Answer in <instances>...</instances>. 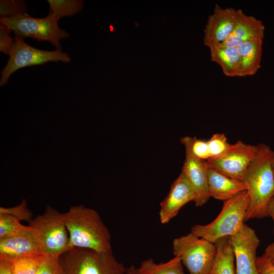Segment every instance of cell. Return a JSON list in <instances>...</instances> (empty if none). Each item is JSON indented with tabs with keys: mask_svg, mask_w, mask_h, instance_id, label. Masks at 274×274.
Wrapping results in <instances>:
<instances>
[{
	"mask_svg": "<svg viewBox=\"0 0 274 274\" xmlns=\"http://www.w3.org/2000/svg\"><path fill=\"white\" fill-rule=\"evenodd\" d=\"M273 154L268 146L264 144L256 145L255 154L243 179L248 187L249 196L245 222L269 216L268 206L274 197Z\"/></svg>",
	"mask_w": 274,
	"mask_h": 274,
	"instance_id": "6da1fadb",
	"label": "cell"
},
{
	"mask_svg": "<svg viewBox=\"0 0 274 274\" xmlns=\"http://www.w3.org/2000/svg\"><path fill=\"white\" fill-rule=\"evenodd\" d=\"M63 215L70 249L112 250L110 233L96 211L78 205L71 207Z\"/></svg>",
	"mask_w": 274,
	"mask_h": 274,
	"instance_id": "7a4b0ae2",
	"label": "cell"
},
{
	"mask_svg": "<svg viewBox=\"0 0 274 274\" xmlns=\"http://www.w3.org/2000/svg\"><path fill=\"white\" fill-rule=\"evenodd\" d=\"M62 274H126L127 267L112 250L97 252L73 248L59 257Z\"/></svg>",
	"mask_w": 274,
	"mask_h": 274,
	"instance_id": "3957f363",
	"label": "cell"
},
{
	"mask_svg": "<svg viewBox=\"0 0 274 274\" xmlns=\"http://www.w3.org/2000/svg\"><path fill=\"white\" fill-rule=\"evenodd\" d=\"M249 203L247 191L224 201L218 216L207 225H196L191 232L197 236L215 243L217 240L235 234L244 224Z\"/></svg>",
	"mask_w": 274,
	"mask_h": 274,
	"instance_id": "277c9868",
	"label": "cell"
},
{
	"mask_svg": "<svg viewBox=\"0 0 274 274\" xmlns=\"http://www.w3.org/2000/svg\"><path fill=\"white\" fill-rule=\"evenodd\" d=\"M33 230L42 254L59 258L68 250L69 235L63 213L47 206L44 212L29 223Z\"/></svg>",
	"mask_w": 274,
	"mask_h": 274,
	"instance_id": "5b68a950",
	"label": "cell"
},
{
	"mask_svg": "<svg viewBox=\"0 0 274 274\" xmlns=\"http://www.w3.org/2000/svg\"><path fill=\"white\" fill-rule=\"evenodd\" d=\"M58 21L51 13L43 18L32 17L26 14L0 18L1 24L7 26L15 35L48 41L57 50H61L60 41L67 38L69 34L59 27Z\"/></svg>",
	"mask_w": 274,
	"mask_h": 274,
	"instance_id": "8992f818",
	"label": "cell"
},
{
	"mask_svg": "<svg viewBox=\"0 0 274 274\" xmlns=\"http://www.w3.org/2000/svg\"><path fill=\"white\" fill-rule=\"evenodd\" d=\"M216 252L214 243L191 232L173 241L174 256L180 259L189 274H210Z\"/></svg>",
	"mask_w": 274,
	"mask_h": 274,
	"instance_id": "52a82bcc",
	"label": "cell"
},
{
	"mask_svg": "<svg viewBox=\"0 0 274 274\" xmlns=\"http://www.w3.org/2000/svg\"><path fill=\"white\" fill-rule=\"evenodd\" d=\"M50 61L68 63L71 58L61 50L46 51L33 47L25 43L23 38L15 35L9 60L1 72L0 85L6 84L12 74L20 68Z\"/></svg>",
	"mask_w": 274,
	"mask_h": 274,
	"instance_id": "ba28073f",
	"label": "cell"
},
{
	"mask_svg": "<svg viewBox=\"0 0 274 274\" xmlns=\"http://www.w3.org/2000/svg\"><path fill=\"white\" fill-rule=\"evenodd\" d=\"M256 151V146L238 141L231 144L222 155L207 160V166L229 177L243 181Z\"/></svg>",
	"mask_w": 274,
	"mask_h": 274,
	"instance_id": "9c48e42d",
	"label": "cell"
},
{
	"mask_svg": "<svg viewBox=\"0 0 274 274\" xmlns=\"http://www.w3.org/2000/svg\"><path fill=\"white\" fill-rule=\"evenodd\" d=\"M228 237L233 250L236 274H260L256 264L260 240L255 230L244 223Z\"/></svg>",
	"mask_w": 274,
	"mask_h": 274,
	"instance_id": "30bf717a",
	"label": "cell"
},
{
	"mask_svg": "<svg viewBox=\"0 0 274 274\" xmlns=\"http://www.w3.org/2000/svg\"><path fill=\"white\" fill-rule=\"evenodd\" d=\"M242 11L231 7L223 8L216 4L204 29L203 44L210 48L225 41L233 31Z\"/></svg>",
	"mask_w": 274,
	"mask_h": 274,
	"instance_id": "8fae6325",
	"label": "cell"
},
{
	"mask_svg": "<svg viewBox=\"0 0 274 274\" xmlns=\"http://www.w3.org/2000/svg\"><path fill=\"white\" fill-rule=\"evenodd\" d=\"M194 191L188 179L181 172L171 185L167 196L160 203L159 217L162 224H166L176 217L186 204L194 201Z\"/></svg>",
	"mask_w": 274,
	"mask_h": 274,
	"instance_id": "7c38bea8",
	"label": "cell"
},
{
	"mask_svg": "<svg viewBox=\"0 0 274 274\" xmlns=\"http://www.w3.org/2000/svg\"><path fill=\"white\" fill-rule=\"evenodd\" d=\"M185 159L181 172L186 176L194 191L196 207H201L210 197L207 161L196 157L188 147H185Z\"/></svg>",
	"mask_w": 274,
	"mask_h": 274,
	"instance_id": "4fadbf2b",
	"label": "cell"
},
{
	"mask_svg": "<svg viewBox=\"0 0 274 274\" xmlns=\"http://www.w3.org/2000/svg\"><path fill=\"white\" fill-rule=\"evenodd\" d=\"M42 254L33 229L28 228L15 236L0 239V259L11 260L18 257Z\"/></svg>",
	"mask_w": 274,
	"mask_h": 274,
	"instance_id": "5bb4252c",
	"label": "cell"
},
{
	"mask_svg": "<svg viewBox=\"0 0 274 274\" xmlns=\"http://www.w3.org/2000/svg\"><path fill=\"white\" fill-rule=\"evenodd\" d=\"M264 31V25L260 20L253 16L248 15L242 11L229 36L221 44L212 47H236L247 41L263 40Z\"/></svg>",
	"mask_w": 274,
	"mask_h": 274,
	"instance_id": "9a60e30c",
	"label": "cell"
},
{
	"mask_svg": "<svg viewBox=\"0 0 274 274\" xmlns=\"http://www.w3.org/2000/svg\"><path fill=\"white\" fill-rule=\"evenodd\" d=\"M208 178L210 196L216 199L227 200L248 189L243 181L229 177L209 167Z\"/></svg>",
	"mask_w": 274,
	"mask_h": 274,
	"instance_id": "2e32d148",
	"label": "cell"
},
{
	"mask_svg": "<svg viewBox=\"0 0 274 274\" xmlns=\"http://www.w3.org/2000/svg\"><path fill=\"white\" fill-rule=\"evenodd\" d=\"M263 40L247 41L235 47L241 61L239 77L254 75L260 68Z\"/></svg>",
	"mask_w": 274,
	"mask_h": 274,
	"instance_id": "e0dca14e",
	"label": "cell"
},
{
	"mask_svg": "<svg viewBox=\"0 0 274 274\" xmlns=\"http://www.w3.org/2000/svg\"><path fill=\"white\" fill-rule=\"evenodd\" d=\"M211 59L218 64L224 74L230 77L239 76L240 57L235 47H210Z\"/></svg>",
	"mask_w": 274,
	"mask_h": 274,
	"instance_id": "ac0fdd59",
	"label": "cell"
},
{
	"mask_svg": "<svg viewBox=\"0 0 274 274\" xmlns=\"http://www.w3.org/2000/svg\"><path fill=\"white\" fill-rule=\"evenodd\" d=\"M214 244L217 252L210 274H236L234 255L229 237L219 239Z\"/></svg>",
	"mask_w": 274,
	"mask_h": 274,
	"instance_id": "d6986e66",
	"label": "cell"
},
{
	"mask_svg": "<svg viewBox=\"0 0 274 274\" xmlns=\"http://www.w3.org/2000/svg\"><path fill=\"white\" fill-rule=\"evenodd\" d=\"M139 274H185L180 259L174 256L165 262L156 263L151 258L143 261L137 267Z\"/></svg>",
	"mask_w": 274,
	"mask_h": 274,
	"instance_id": "ffe728a7",
	"label": "cell"
},
{
	"mask_svg": "<svg viewBox=\"0 0 274 274\" xmlns=\"http://www.w3.org/2000/svg\"><path fill=\"white\" fill-rule=\"evenodd\" d=\"M46 256H24L9 260L14 274H36Z\"/></svg>",
	"mask_w": 274,
	"mask_h": 274,
	"instance_id": "44dd1931",
	"label": "cell"
},
{
	"mask_svg": "<svg viewBox=\"0 0 274 274\" xmlns=\"http://www.w3.org/2000/svg\"><path fill=\"white\" fill-rule=\"evenodd\" d=\"M50 12L59 20L61 18L71 16L80 11L83 6L81 0H47Z\"/></svg>",
	"mask_w": 274,
	"mask_h": 274,
	"instance_id": "7402d4cb",
	"label": "cell"
},
{
	"mask_svg": "<svg viewBox=\"0 0 274 274\" xmlns=\"http://www.w3.org/2000/svg\"><path fill=\"white\" fill-rule=\"evenodd\" d=\"M28 227L21 224L20 220L12 215L0 214V239L17 235Z\"/></svg>",
	"mask_w": 274,
	"mask_h": 274,
	"instance_id": "603a6c76",
	"label": "cell"
},
{
	"mask_svg": "<svg viewBox=\"0 0 274 274\" xmlns=\"http://www.w3.org/2000/svg\"><path fill=\"white\" fill-rule=\"evenodd\" d=\"M180 141L184 146L188 147L197 158L207 161L211 158L208 140L186 136L182 138Z\"/></svg>",
	"mask_w": 274,
	"mask_h": 274,
	"instance_id": "cb8c5ba5",
	"label": "cell"
},
{
	"mask_svg": "<svg viewBox=\"0 0 274 274\" xmlns=\"http://www.w3.org/2000/svg\"><path fill=\"white\" fill-rule=\"evenodd\" d=\"M28 8L25 2L22 0H1V17H11L19 15H26Z\"/></svg>",
	"mask_w": 274,
	"mask_h": 274,
	"instance_id": "d4e9b609",
	"label": "cell"
},
{
	"mask_svg": "<svg viewBox=\"0 0 274 274\" xmlns=\"http://www.w3.org/2000/svg\"><path fill=\"white\" fill-rule=\"evenodd\" d=\"M211 158L218 157L224 153L230 147L231 144L227 142L226 135L223 133L214 134L208 140Z\"/></svg>",
	"mask_w": 274,
	"mask_h": 274,
	"instance_id": "484cf974",
	"label": "cell"
},
{
	"mask_svg": "<svg viewBox=\"0 0 274 274\" xmlns=\"http://www.w3.org/2000/svg\"><path fill=\"white\" fill-rule=\"evenodd\" d=\"M0 214L12 215L20 221H25L29 223L32 220V213L28 208L26 201L22 199L21 202L11 208L0 207Z\"/></svg>",
	"mask_w": 274,
	"mask_h": 274,
	"instance_id": "4316f807",
	"label": "cell"
},
{
	"mask_svg": "<svg viewBox=\"0 0 274 274\" xmlns=\"http://www.w3.org/2000/svg\"><path fill=\"white\" fill-rule=\"evenodd\" d=\"M36 274H62L59 258L46 256Z\"/></svg>",
	"mask_w": 274,
	"mask_h": 274,
	"instance_id": "83f0119b",
	"label": "cell"
},
{
	"mask_svg": "<svg viewBox=\"0 0 274 274\" xmlns=\"http://www.w3.org/2000/svg\"><path fill=\"white\" fill-rule=\"evenodd\" d=\"M11 29L7 26L0 25V51L9 55L14 43V39L11 36Z\"/></svg>",
	"mask_w": 274,
	"mask_h": 274,
	"instance_id": "f1b7e54d",
	"label": "cell"
},
{
	"mask_svg": "<svg viewBox=\"0 0 274 274\" xmlns=\"http://www.w3.org/2000/svg\"><path fill=\"white\" fill-rule=\"evenodd\" d=\"M256 264L260 274H274V265L264 255L257 257Z\"/></svg>",
	"mask_w": 274,
	"mask_h": 274,
	"instance_id": "f546056e",
	"label": "cell"
},
{
	"mask_svg": "<svg viewBox=\"0 0 274 274\" xmlns=\"http://www.w3.org/2000/svg\"><path fill=\"white\" fill-rule=\"evenodd\" d=\"M0 274H14L9 260L0 259Z\"/></svg>",
	"mask_w": 274,
	"mask_h": 274,
	"instance_id": "4dcf8cb0",
	"label": "cell"
},
{
	"mask_svg": "<svg viewBox=\"0 0 274 274\" xmlns=\"http://www.w3.org/2000/svg\"><path fill=\"white\" fill-rule=\"evenodd\" d=\"M263 255L274 265V242L267 247Z\"/></svg>",
	"mask_w": 274,
	"mask_h": 274,
	"instance_id": "1f68e13d",
	"label": "cell"
},
{
	"mask_svg": "<svg viewBox=\"0 0 274 274\" xmlns=\"http://www.w3.org/2000/svg\"><path fill=\"white\" fill-rule=\"evenodd\" d=\"M268 214L269 216L272 218L274 224V197L271 200L268 206Z\"/></svg>",
	"mask_w": 274,
	"mask_h": 274,
	"instance_id": "d6a6232c",
	"label": "cell"
},
{
	"mask_svg": "<svg viewBox=\"0 0 274 274\" xmlns=\"http://www.w3.org/2000/svg\"><path fill=\"white\" fill-rule=\"evenodd\" d=\"M126 274H139L138 271L137 267L134 265H131L127 267Z\"/></svg>",
	"mask_w": 274,
	"mask_h": 274,
	"instance_id": "836d02e7",
	"label": "cell"
},
{
	"mask_svg": "<svg viewBox=\"0 0 274 274\" xmlns=\"http://www.w3.org/2000/svg\"><path fill=\"white\" fill-rule=\"evenodd\" d=\"M272 166L273 169L274 170V154H273L272 160Z\"/></svg>",
	"mask_w": 274,
	"mask_h": 274,
	"instance_id": "e575fe53",
	"label": "cell"
}]
</instances>
